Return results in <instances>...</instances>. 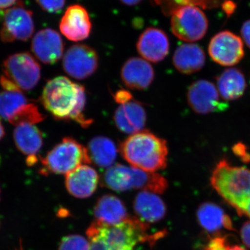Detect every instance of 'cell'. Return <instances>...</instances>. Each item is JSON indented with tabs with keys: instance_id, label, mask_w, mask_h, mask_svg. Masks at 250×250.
I'll use <instances>...</instances> for the list:
<instances>
[{
	"instance_id": "6da1fadb",
	"label": "cell",
	"mask_w": 250,
	"mask_h": 250,
	"mask_svg": "<svg viewBox=\"0 0 250 250\" xmlns=\"http://www.w3.org/2000/svg\"><path fill=\"white\" fill-rule=\"evenodd\" d=\"M41 102L45 109L59 121H73L87 128L93 121L84 114L86 93L83 85L65 77L49 80L42 90Z\"/></svg>"
},
{
	"instance_id": "7a4b0ae2",
	"label": "cell",
	"mask_w": 250,
	"mask_h": 250,
	"mask_svg": "<svg viewBox=\"0 0 250 250\" xmlns=\"http://www.w3.org/2000/svg\"><path fill=\"white\" fill-rule=\"evenodd\" d=\"M212 187L238 212L250 218V170L219 161L210 177Z\"/></svg>"
},
{
	"instance_id": "3957f363",
	"label": "cell",
	"mask_w": 250,
	"mask_h": 250,
	"mask_svg": "<svg viewBox=\"0 0 250 250\" xmlns=\"http://www.w3.org/2000/svg\"><path fill=\"white\" fill-rule=\"evenodd\" d=\"M119 149L125 161L141 170L155 172L167 166V142L147 130L131 135Z\"/></svg>"
},
{
	"instance_id": "277c9868",
	"label": "cell",
	"mask_w": 250,
	"mask_h": 250,
	"mask_svg": "<svg viewBox=\"0 0 250 250\" xmlns=\"http://www.w3.org/2000/svg\"><path fill=\"white\" fill-rule=\"evenodd\" d=\"M103 184L116 192L137 189L156 194L164 193L168 187L167 181L160 174L123 164H114L108 168L103 174Z\"/></svg>"
},
{
	"instance_id": "5b68a950",
	"label": "cell",
	"mask_w": 250,
	"mask_h": 250,
	"mask_svg": "<svg viewBox=\"0 0 250 250\" xmlns=\"http://www.w3.org/2000/svg\"><path fill=\"white\" fill-rule=\"evenodd\" d=\"M91 163L86 147L72 138L65 137L41 159L40 172L44 175L67 174Z\"/></svg>"
},
{
	"instance_id": "8992f818",
	"label": "cell",
	"mask_w": 250,
	"mask_h": 250,
	"mask_svg": "<svg viewBox=\"0 0 250 250\" xmlns=\"http://www.w3.org/2000/svg\"><path fill=\"white\" fill-rule=\"evenodd\" d=\"M170 16L171 30L179 40L195 42L201 40L207 34L208 19L197 6L179 7L174 10Z\"/></svg>"
},
{
	"instance_id": "52a82bcc",
	"label": "cell",
	"mask_w": 250,
	"mask_h": 250,
	"mask_svg": "<svg viewBox=\"0 0 250 250\" xmlns=\"http://www.w3.org/2000/svg\"><path fill=\"white\" fill-rule=\"evenodd\" d=\"M3 71L22 91L34 89L41 80L40 65L29 52L9 56L3 62Z\"/></svg>"
},
{
	"instance_id": "ba28073f",
	"label": "cell",
	"mask_w": 250,
	"mask_h": 250,
	"mask_svg": "<svg viewBox=\"0 0 250 250\" xmlns=\"http://www.w3.org/2000/svg\"><path fill=\"white\" fill-rule=\"evenodd\" d=\"M0 30V39L4 42L29 40L34 34L32 12L21 1L6 10Z\"/></svg>"
},
{
	"instance_id": "9c48e42d",
	"label": "cell",
	"mask_w": 250,
	"mask_h": 250,
	"mask_svg": "<svg viewBox=\"0 0 250 250\" xmlns=\"http://www.w3.org/2000/svg\"><path fill=\"white\" fill-rule=\"evenodd\" d=\"M99 65L96 51L86 45L77 44L67 49L62 58V67L69 76L83 80L92 76Z\"/></svg>"
},
{
	"instance_id": "30bf717a",
	"label": "cell",
	"mask_w": 250,
	"mask_h": 250,
	"mask_svg": "<svg viewBox=\"0 0 250 250\" xmlns=\"http://www.w3.org/2000/svg\"><path fill=\"white\" fill-rule=\"evenodd\" d=\"M208 54L217 63L223 66H233L244 57L243 41L231 31H220L210 41Z\"/></svg>"
},
{
	"instance_id": "8fae6325",
	"label": "cell",
	"mask_w": 250,
	"mask_h": 250,
	"mask_svg": "<svg viewBox=\"0 0 250 250\" xmlns=\"http://www.w3.org/2000/svg\"><path fill=\"white\" fill-rule=\"evenodd\" d=\"M187 100L190 108L199 114L223 111L228 107V104L220 100L215 85L205 80H197L189 86Z\"/></svg>"
},
{
	"instance_id": "7c38bea8",
	"label": "cell",
	"mask_w": 250,
	"mask_h": 250,
	"mask_svg": "<svg viewBox=\"0 0 250 250\" xmlns=\"http://www.w3.org/2000/svg\"><path fill=\"white\" fill-rule=\"evenodd\" d=\"M59 29L69 41L80 42L88 39L92 30L88 11L80 4L69 6L61 20Z\"/></svg>"
},
{
	"instance_id": "4fadbf2b",
	"label": "cell",
	"mask_w": 250,
	"mask_h": 250,
	"mask_svg": "<svg viewBox=\"0 0 250 250\" xmlns=\"http://www.w3.org/2000/svg\"><path fill=\"white\" fill-rule=\"evenodd\" d=\"M64 44L62 36L52 29L36 33L31 42V50L36 59L45 64H54L63 56Z\"/></svg>"
},
{
	"instance_id": "5bb4252c",
	"label": "cell",
	"mask_w": 250,
	"mask_h": 250,
	"mask_svg": "<svg viewBox=\"0 0 250 250\" xmlns=\"http://www.w3.org/2000/svg\"><path fill=\"white\" fill-rule=\"evenodd\" d=\"M136 48L145 60L159 62L168 54L170 41L164 31L159 28L149 27L139 36Z\"/></svg>"
},
{
	"instance_id": "9a60e30c",
	"label": "cell",
	"mask_w": 250,
	"mask_h": 250,
	"mask_svg": "<svg viewBox=\"0 0 250 250\" xmlns=\"http://www.w3.org/2000/svg\"><path fill=\"white\" fill-rule=\"evenodd\" d=\"M121 75L123 83L127 88L142 90L152 84L154 71L147 61L139 57H131L123 64Z\"/></svg>"
},
{
	"instance_id": "2e32d148",
	"label": "cell",
	"mask_w": 250,
	"mask_h": 250,
	"mask_svg": "<svg viewBox=\"0 0 250 250\" xmlns=\"http://www.w3.org/2000/svg\"><path fill=\"white\" fill-rule=\"evenodd\" d=\"M113 120L122 132L132 135L143 131L147 121V113L142 104L131 100L118 106Z\"/></svg>"
},
{
	"instance_id": "e0dca14e",
	"label": "cell",
	"mask_w": 250,
	"mask_h": 250,
	"mask_svg": "<svg viewBox=\"0 0 250 250\" xmlns=\"http://www.w3.org/2000/svg\"><path fill=\"white\" fill-rule=\"evenodd\" d=\"M100 177L97 171L88 165H82L65 174L67 191L77 198L91 196L98 188Z\"/></svg>"
},
{
	"instance_id": "ac0fdd59",
	"label": "cell",
	"mask_w": 250,
	"mask_h": 250,
	"mask_svg": "<svg viewBox=\"0 0 250 250\" xmlns=\"http://www.w3.org/2000/svg\"><path fill=\"white\" fill-rule=\"evenodd\" d=\"M134 210L136 218L146 224L158 223L165 218L167 208L157 194L141 191L135 197Z\"/></svg>"
},
{
	"instance_id": "d6986e66",
	"label": "cell",
	"mask_w": 250,
	"mask_h": 250,
	"mask_svg": "<svg viewBox=\"0 0 250 250\" xmlns=\"http://www.w3.org/2000/svg\"><path fill=\"white\" fill-rule=\"evenodd\" d=\"M93 213L96 221L109 226L123 223L131 217L121 199L110 194L99 199Z\"/></svg>"
},
{
	"instance_id": "ffe728a7",
	"label": "cell",
	"mask_w": 250,
	"mask_h": 250,
	"mask_svg": "<svg viewBox=\"0 0 250 250\" xmlns=\"http://www.w3.org/2000/svg\"><path fill=\"white\" fill-rule=\"evenodd\" d=\"M172 62L179 72L191 75L205 66V53L201 47L195 44H183L176 49Z\"/></svg>"
},
{
	"instance_id": "44dd1931",
	"label": "cell",
	"mask_w": 250,
	"mask_h": 250,
	"mask_svg": "<svg viewBox=\"0 0 250 250\" xmlns=\"http://www.w3.org/2000/svg\"><path fill=\"white\" fill-rule=\"evenodd\" d=\"M197 218L200 226L207 232L215 233L225 228L234 229L231 218L225 214L221 207L212 202H204L197 210Z\"/></svg>"
},
{
	"instance_id": "7402d4cb",
	"label": "cell",
	"mask_w": 250,
	"mask_h": 250,
	"mask_svg": "<svg viewBox=\"0 0 250 250\" xmlns=\"http://www.w3.org/2000/svg\"><path fill=\"white\" fill-rule=\"evenodd\" d=\"M220 96L226 101L236 100L243 96L247 83L244 74L240 69L230 67L224 70L217 78Z\"/></svg>"
},
{
	"instance_id": "603a6c76",
	"label": "cell",
	"mask_w": 250,
	"mask_h": 250,
	"mask_svg": "<svg viewBox=\"0 0 250 250\" xmlns=\"http://www.w3.org/2000/svg\"><path fill=\"white\" fill-rule=\"evenodd\" d=\"M14 140L18 150L27 158L36 157L43 145L42 133L34 125L16 126Z\"/></svg>"
},
{
	"instance_id": "cb8c5ba5",
	"label": "cell",
	"mask_w": 250,
	"mask_h": 250,
	"mask_svg": "<svg viewBox=\"0 0 250 250\" xmlns=\"http://www.w3.org/2000/svg\"><path fill=\"white\" fill-rule=\"evenodd\" d=\"M87 149L91 162L98 167L108 169L114 165L118 149L114 142L106 136L93 138L88 143Z\"/></svg>"
},
{
	"instance_id": "d4e9b609",
	"label": "cell",
	"mask_w": 250,
	"mask_h": 250,
	"mask_svg": "<svg viewBox=\"0 0 250 250\" xmlns=\"http://www.w3.org/2000/svg\"><path fill=\"white\" fill-rule=\"evenodd\" d=\"M29 103L21 90L0 92V118L9 121L20 108Z\"/></svg>"
},
{
	"instance_id": "484cf974",
	"label": "cell",
	"mask_w": 250,
	"mask_h": 250,
	"mask_svg": "<svg viewBox=\"0 0 250 250\" xmlns=\"http://www.w3.org/2000/svg\"><path fill=\"white\" fill-rule=\"evenodd\" d=\"M44 118L38 106L34 103H29L20 108L8 122L15 126L22 124L35 125L43 121Z\"/></svg>"
},
{
	"instance_id": "4316f807",
	"label": "cell",
	"mask_w": 250,
	"mask_h": 250,
	"mask_svg": "<svg viewBox=\"0 0 250 250\" xmlns=\"http://www.w3.org/2000/svg\"><path fill=\"white\" fill-rule=\"evenodd\" d=\"M161 6L166 15L172 14L174 10L186 6H200L202 8H212L220 4V0H154Z\"/></svg>"
},
{
	"instance_id": "83f0119b",
	"label": "cell",
	"mask_w": 250,
	"mask_h": 250,
	"mask_svg": "<svg viewBox=\"0 0 250 250\" xmlns=\"http://www.w3.org/2000/svg\"><path fill=\"white\" fill-rule=\"evenodd\" d=\"M90 250H135V247L106 241L95 235H88Z\"/></svg>"
},
{
	"instance_id": "f1b7e54d",
	"label": "cell",
	"mask_w": 250,
	"mask_h": 250,
	"mask_svg": "<svg viewBox=\"0 0 250 250\" xmlns=\"http://www.w3.org/2000/svg\"><path fill=\"white\" fill-rule=\"evenodd\" d=\"M59 250H90V243L80 235H69L62 238Z\"/></svg>"
},
{
	"instance_id": "f546056e",
	"label": "cell",
	"mask_w": 250,
	"mask_h": 250,
	"mask_svg": "<svg viewBox=\"0 0 250 250\" xmlns=\"http://www.w3.org/2000/svg\"><path fill=\"white\" fill-rule=\"evenodd\" d=\"M41 9L50 14L62 11L65 6V0H36Z\"/></svg>"
},
{
	"instance_id": "4dcf8cb0",
	"label": "cell",
	"mask_w": 250,
	"mask_h": 250,
	"mask_svg": "<svg viewBox=\"0 0 250 250\" xmlns=\"http://www.w3.org/2000/svg\"><path fill=\"white\" fill-rule=\"evenodd\" d=\"M232 151L235 155L239 157L243 162H250V154L248 148L244 143L238 142L232 147Z\"/></svg>"
},
{
	"instance_id": "1f68e13d",
	"label": "cell",
	"mask_w": 250,
	"mask_h": 250,
	"mask_svg": "<svg viewBox=\"0 0 250 250\" xmlns=\"http://www.w3.org/2000/svg\"><path fill=\"white\" fill-rule=\"evenodd\" d=\"M113 98L116 100L117 103L119 104L120 105L123 104L133 100L132 95L129 93L128 90H119L113 95Z\"/></svg>"
},
{
	"instance_id": "d6a6232c",
	"label": "cell",
	"mask_w": 250,
	"mask_h": 250,
	"mask_svg": "<svg viewBox=\"0 0 250 250\" xmlns=\"http://www.w3.org/2000/svg\"><path fill=\"white\" fill-rule=\"evenodd\" d=\"M241 237L245 246L250 249V221L246 222L242 226Z\"/></svg>"
},
{
	"instance_id": "836d02e7",
	"label": "cell",
	"mask_w": 250,
	"mask_h": 250,
	"mask_svg": "<svg viewBox=\"0 0 250 250\" xmlns=\"http://www.w3.org/2000/svg\"><path fill=\"white\" fill-rule=\"evenodd\" d=\"M241 34L243 41L250 49V20L243 23L241 27Z\"/></svg>"
},
{
	"instance_id": "e575fe53",
	"label": "cell",
	"mask_w": 250,
	"mask_h": 250,
	"mask_svg": "<svg viewBox=\"0 0 250 250\" xmlns=\"http://www.w3.org/2000/svg\"><path fill=\"white\" fill-rule=\"evenodd\" d=\"M0 84L4 90H21L14 82H11L5 76H1L0 78Z\"/></svg>"
},
{
	"instance_id": "d590c367",
	"label": "cell",
	"mask_w": 250,
	"mask_h": 250,
	"mask_svg": "<svg viewBox=\"0 0 250 250\" xmlns=\"http://www.w3.org/2000/svg\"><path fill=\"white\" fill-rule=\"evenodd\" d=\"M222 6H223L224 11L228 16H231L234 12L236 7V4L231 0H225Z\"/></svg>"
},
{
	"instance_id": "8d00e7d4",
	"label": "cell",
	"mask_w": 250,
	"mask_h": 250,
	"mask_svg": "<svg viewBox=\"0 0 250 250\" xmlns=\"http://www.w3.org/2000/svg\"><path fill=\"white\" fill-rule=\"evenodd\" d=\"M17 0H0V9H9L16 4Z\"/></svg>"
},
{
	"instance_id": "74e56055",
	"label": "cell",
	"mask_w": 250,
	"mask_h": 250,
	"mask_svg": "<svg viewBox=\"0 0 250 250\" xmlns=\"http://www.w3.org/2000/svg\"><path fill=\"white\" fill-rule=\"evenodd\" d=\"M123 4L126 6H136L141 3L143 0H120Z\"/></svg>"
},
{
	"instance_id": "f35d334b",
	"label": "cell",
	"mask_w": 250,
	"mask_h": 250,
	"mask_svg": "<svg viewBox=\"0 0 250 250\" xmlns=\"http://www.w3.org/2000/svg\"><path fill=\"white\" fill-rule=\"evenodd\" d=\"M5 135V131L4 129V126H3L2 124H1V121H0V141H1V139L4 138Z\"/></svg>"
},
{
	"instance_id": "ab89813d",
	"label": "cell",
	"mask_w": 250,
	"mask_h": 250,
	"mask_svg": "<svg viewBox=\"0 0 250 250\" xmlns=\"http://www.w3.org/2000/svg\"><path fill=\"white\" fill-rule=\"evenodd\" d=\"M231 250H245L244 248H242V247H240L238 246H234L231 247Z\"/></svg>"
},
{
	"instance_id": "60d3db41",
	"label": "cell",
	"mask_w": 250,
	"mask_h": 250,
	"mask_svg": "<svg viewBox=\"0 0 250 250\" xmlns=\"http://www.w3.org/2000/svg\"><path fill=\"white\" fill-rule=\"evenodd\" d=\"M16 250H23V248H22V244H21V246H20L19 249Z\"/></svg>"
}]
</instances>
